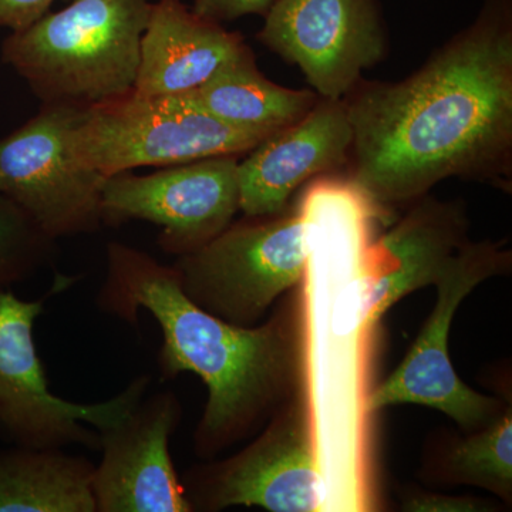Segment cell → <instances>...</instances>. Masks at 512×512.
Returning a JSON list of instances; mask_svg holds the SVG:
<instances>
[{"mask_svg": "<svg viewBox=\"0 0 512 512\" xmlns=\"http://www.w3.org/2000/svg\"><path fill=\"white\" fill-rule=\"evenodd\" d=\"M256 39L301 69L320 99L343 100L389 52L380 0H275Z\"/></svg>", "mask_w": 512, "mask_h": 512, "instance_id": "10", "label": "cell"}, {"mask_svg": "<svg viewBox=\"0 0 512 512\" xmlns=\"http://www.w3.org/2000/svg\"><path fill=\"white\" fill-rule=\"evenodd\" d=\"M180 420L177 396L158 392L99 430L101 461L92 478L96 512L194 511L170 456Z\"/></svg>", "mask_w": 512, "mask_h": 512, "instance_id": "12", "label": "cell"}, {"mask_svg": "<svg viewBox=\"0 0 512 512\" xmlns=\"http://www.w3.org/2000/svg\"><path fill=\"white\" fill-rule=\"evenodd\" d=\"M352 144L343 100L320 99L303 119L275 131L239 160V210L248 218L281 214L302 184L345 164Z\"/></svg>", "mask_w": 512, "mask_h": 512, "instance_id": "13", "label": "cell"}, {"mask_svg": "<svg viewBox=\"0 0 512 512\" xmlns=\"http://www.w3.org/2000/svg\"><path fill=\"white\" fill-rule=\"evenodd\" d=\"M74 281L57 276L50 291L35 301L0 289V436L15 446L99 451V430L119 423L150 387V376H138L123 392L94 404L69 402L49 389L33 328L47 299Z\"/></svg>", "mask_w": 512, "mask_h": 512, "instance_id": "4", "label": "cell"}, {"mask_svg": "<svg viewBox=\"0 0 512 512\" xmlns=\"http://www.w3.org/2000/svg\"><path fill=\"white\" fill-rule=\"evenodd\" d=\"M308 259L306 224L298 211L231 224L174 266L191 301L229 323L252 326L302 281Z\"/></svg>", "mask_w": 512, "mask_h": 512, "instance_id": "6", "label": "cell"}, {"mask_svg": "<svg viewBox=\"0 0 512 512\" xmlns=\"http://www.w3.org/2000/svg\"><path fill=\"white\" fill-rule=\"evenodd\" d=\"M412 512H477L483 511L476 500L444 494H414L403 504Z\"/></svg>", "mask_w": 512, "mask_h": 512, "instance_id": "22", "label": "cell"}, {"mask_svg": "<svg viewBox=\"0 0 512 512\" xmlns=\"http://www.w3.org/2000/svg\"><path fill=\"white\" fill-rule=\"evenodd\" d=\"M510 254L493 242H464L448 259L437 281V302L400 366L367 397V413L399 404L439 410L464 429L485 427L495 419L498 402L468 387L451 365V323L458 306L491 276L507 268Z\"/></svg>", "mask_w": 512, "mask_h": 512, "instance_id": "7", "label": "cell"}, {"mask_svg": "<svg viewBox=\"0 0 512 512\" xmlns=\"http://www.w3.org/2000/svg\"><path fill=\"white\" fill-rule=\"evenodd\" d=\"M460 202L421 198L417 207L370 248L365 268L367 319L380 318L404 295L434 285L448 259L467 241Z\"/></svg>", "mask_w": 512, "mask_h": 512, "instance_id": "14", "label": "cell"}, {"mask_svg": "<svg viewBox=\"0 0 512 512\" xmlns=\"http://www.w3.org/2000/svg\"><path fill=\"white\" fill-rule=\"evenodd\" d=\"M271 131L225 124L187 96L130 93L82 109L74 126V154L111 177L140 167H171L204 158L244 156Z\"/></svg>", "mask_w": 512, "mask_h": 512, "instance_id": "5", "label": "cell"}, {"mask_svg": "<svg viewBox=\"0 0 512 512\" xmlns=\"http://www.w3.org/2000/svg\"><path fill=\"white\" fill-rule=\"evenodd\" d=\"M55 242L28 212L0 194V289L25 281L49 264Z\"/></svg>", "mask_w": 512, "mask_h": 512, "instance_id": "19", "label": "cell"}, {"mask_svg": "<svg viewBox=\"0 0 512 512\" xmlns=\"http://www.w3.org/2000/svg\"><path fill=\"white\" fill-rule=\"evenodd\" d=\"M244 36L202 18L181 0H158L141 39L134 93L144 97L194 92L248 49Z\"/></svg>", "mask_w": 512, "mask_h": 512, "instance_id": "15", "label": "cell"}, {"mask_svg": "<svg viewBox=\"0 0 512 512\" xmlns=\"http://www.w3.org/2000/svg\"><path fill=\"white\" fill-rule=\"evenodd\" d=\"M106 262L101 311L130 325H137L140 311L153 315L163 332L161 377L194 373L207 386L194 437L198 456H215L248 436L281 402L298 366L284 320L254 328L218 318L185 295L175 266L121 242L107 245Z\"/></svg>", "mask_w": 512, "mask_h": 512, "instance_id": "2", "label": "cell"}, {"mask_svg": "<svg viewBox=\"0 0 512 512\" xmlns=\"http://www.w3.org/2000/svg\"><path fill=\"white\" fill-rule=\"evenodd\" d=\"M239 156L171 165L154 174L107 177L101 192L103 225L147 221L161 228L158 247L194 254L232 224L239 211Z\"/></svg>", "mask_w": 512, "mask_h": 512, "instance_id": "9", "label": "cell"}, {"mask_svg": "<svg viewBox=\"0 0 512 512\" xmlns=\"http://www.w3.org/2000/svg\"><path fill=\"white\" fill-rule=\"evenodd\" d=\"M448 464L458 480L507 494L512 484L511 410L458 443Z\"/></svg>", "mask_w": 512, "mask_h": 512, "instance_id": "18", "label": "cell"}, {"mask_svg": "<svg viewBox=\"0 0 512 512\" xmlns=\"http://www.w3.org/2000/svg\"><path fill=\"white\" fill-rule=\"evenodd\" d=\"M275 0H192L191 9L217 23L232 22L249 15L265 16Z\"/></svg>", "mask_w": 512, "mask_h": 512, "instance_id": "20", "label": "cell"}, {"mask_svg": "<svg viewBox=\"0 0 512 512\" xmlns=\"http://www.w3.org/2000/svg\"><path fill=\"white\" fill-rule=\"evenodd\" d=\"M93 471L63 448L0 451V512H96Z\"/></svg>", "mask_w": 512, "mask_h": 512, "instance_id": "17", "label": "cell"}, {"mask_svg": "<svg viewBox=\"0 0 512 512\" xmlns=\"http://www.w3.org/2000/svg\"><path fill=\"white\" fill-rule=\"evenodd\" d=\"M151 0H73L3 42L42 104L89 109L134 92Z\"/></svg>", "mask_w": 512, "mask_h": 512, "instance_id": "3", "label": "cell"}, {"mask_svg": "<svg viewBox=\"0 0 512 512\" xmlns=\"http://www.w3.org/2000/svg\"><path fill=\"white\" fill-rule=\"evenodd\" d=\"M325 480L308 417L276 419L261 437L224 463L195 468L184 488L194 510L261 507L312 512L323 507Z\"/></svg>", "mask_w": 512, "mask_h": 512, "instance_id": "11", "label": "cell"}, {"mask_svg": "<svg viewBox=\"0 0 512 512\" xmlns=\"http://www.w3.org/2000/svg\"><path fill=\"white\" fill-rule=\"evenodd\" d=\"M185 94L229 126L271 133L303 119L320 100L313 90L286 89L266 79L251 47Z\"/></svg>", "mask_w": 512, "mask_h": 512, "instance_id": "16", "label": "cell"}, {"mask_svg": "<svg viewBox=\"0 0 512 512\" xmlns=\"http://www.w3.org/2000/svg\"><path fill=\"white\" fill-rule=\"evenodd\" d=\"M82 109L42 104L28 123L0 138V194L23 208L49 237L94 234L103 227L101 192L107 177L74 154Z\"/></svg>", "mask_w": 512, "mask_h": 512, "instance_id": "8", "label": "cell"}, {"mask_svg": "<svg viewBox=\"0 0 512 512\" xmlns=\"http://www.w3.org/2000/svg\"><path fill=\"white\" fill-rule=\"evenodd\" d=\"M352 181L373 205L424 197L440 181L512 171V0L476 19L400 82H359L343 99Z\"/></svg>", "mask_w": 512, "mask_h": 512, "instance_id": "1", "label": "cell"}, {"mask_svg": "<svg viewBox=\"0 0 512 512\" xmlns=\"http://www.w3.org/2000/svg\"><path fill=\"white\" fill-rule=\"evenodd\" d=\"M56 0H0V28L20 32L49 13Z\"/></svg>", "mask_w": 512, "mask_h": 512, "instance_id": "21", "label": "cell"}]
</instances>
